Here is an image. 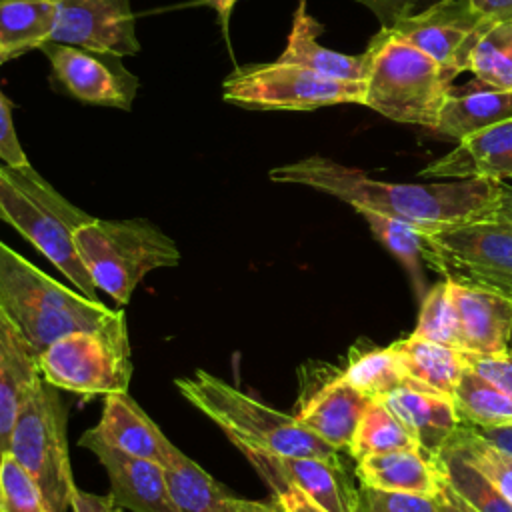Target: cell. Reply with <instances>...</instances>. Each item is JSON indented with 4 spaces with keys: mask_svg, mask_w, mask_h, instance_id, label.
Instances as JSON below:
<instances>
[{
    "mask_svg": "<svg viewBox=\"0 0 512 512\" xmlns=\"http://www.w3.org/2000/svg\"><path fill=\"white\" fill-rule=\"evenodd\" d=\"M162 466L178 512H234L238 496L218 484L176 446Z\"/></svg>",
    "mask_w": 512,
    "mask_h": 512,
    "instance_id": "484cf974",
    "label": "cell"
},
{
    "mask_svg": "<svg viewBox=\"0 0 512 512\" xmlns=\"http://www.w3.org/2000/svg\"><path fill=\"white\" fill-rule=\"evenodd\" d=\"M94 216L66 200L30 164H0V220L24 236L86 298H96L74 234Z\"/></svg>",
    "mask_w": 512,
    "mask_h": 512,
    "instance_id": "3957f363",
    "label": "cell"
},
{
    "mask_svg": "<svg viewBox=\"0 0 512 512\" xmlns=\"http://www.w3.org/2000/svg\"><path fill=\"white\" fill-rule=\"evenodd\" d=\"M466 366L472 368L476 374L492 382L500 388L506 396L512 398V352H498V354H474L464 352Z\"/></svg>",
    "mask_w": 512,
    "mask_h": 512,
    "instance_id": "74e56055",
    "label": "cell"
},
{
    "mask_svg": "<svg viewBox=\"0 0 512 512\" xmlns=\"http://www.w3.org/2000/svg\"><path fill=\"white\" fill-rule=\"evenodd\" d=\"M40 374L82 398L128 392L132 376L126 318L98 330H74L40 352Z\"/></svg>",
    "mask_w": 512,
    "mask_h": 512,
    "instance_id": "9c48e42d",
    "label": "cell"
},
{
    "mask_svg": "<svg viewBox=\"0 0 512 512\" xmlns=\"http://www.w3.org/2000/svg\"><path fill=\"white\" fill-rule=\"evenodd\" d=\"M418 176L442 180H512V116L458 140L456 148L426 164Z\"/></svg>",
    "mask_w": 512,
    "mask_h": 512,
    "instance_id": "2e32d148",
    "label": "cell"
},
{
    "mask_svg": "<svg viewBox=\"0 0 512 512\" xmlns=\"http://www.w3.org/2000/svg\"><path fill=\"white\" fill-rule=\"evenodd\" d=\"M174 384L244 456L340 458V450L304 428L294 414H284L206 370H196L188 378H176Z\"/></svg>",
    "mask_w": 512,
    "mask_h": 512,
    "instance_id": "7a4b0ae2",
    "label": "cell"
},
{
    "mask_svg": "<svg viewBox=\"0 0 512 512\" xmlns=\"http://www.w3.org/2000/svg\"><path fill=\"white\" fill-rule=\"evenodd\" d=\"M50 42L134 56L140 52L130 0H58Z\"/></svg>",
    "mask_w": 512,
    "mask_h": 512,
    "instance_id": "4fadbf2b",
    "label": "cell"
},
{
    "mask_svg": "<svg viewBox=\"0 0 512 512\" xmlns=\"http://www.w3.org/2000/svg\"><path fill=\"white\" fill-rule=\"evenodd\" d=\"M8 60V56H6V52H4V48H2V44H0V64H4Z\"/></svg>",
    "mask_w": 512,
    "mask_h": 512,
    "instance_id": "681fc988",
    "label": "cell"
},
{
    "mask_svg": "<svg viewBox=\"0 0 512 512\" xmlns=\"http://www.w3.org/2000/svg\"><path fill=\"white\" fill-rule=\"evenodd\" d=\"M458 316L464 352H508L512 334V298L494 290L446 280Z\"/></svg>",
    "mask_w": 512,
    "mask_h": 512,
    "instance_id": "e0dca14e",
    "label": "cell"
},
{
    "mask_svg": "<svg viewBox=\"0 0 512 512\" xmlns=\"http://www.w3.org/2000/svg\"><path fill=\"white\" fill-rule=\"evenodd\" d=\"M78 256L94 286L114 302H130L142 278L180 262L176 242L144 218H92L74 234Z\"/></svg>",
    "mask_w": 512,
    "mask_h": 512,
    "instance_id": "8992f818",
    "label": "cell"
},
{
    "mask_svg": "<svg viewBox=\"0 0 512 512\" xmlns=\"http://www.w3.org/2000/svg\"><path fill=\"white\" fill-rule=\"evenodd\" d=\"M0 512H48L40 488L10 452L0 454Z\"/></svg>",
    "mask_w": 512,
    "mask_h": 512,
    "instance_id": "d590c367",
    "label": "cell"
},
{
    "mask_svg": "<svg viewBox=\"0 0 512 512\" xmlns=\"http://www.w3.org/2000/svg\"><path fill=\"white\" fill-rule=\"evenodd\" d=\"M382 402L404 424L430 460L446 446L458 426H462L452 398L414 382L394 388Z\"/></svg>",
    "mask_w": 512,
    "mask_h": 512,
    "instance_id": "d6986e66",
    "label": "cell"
},
{
    "mask_svg": "<svg viewBox=\"0 0 512 512\" xmlns=\"http://www.w3.org/2000/svg\"><path fill=\"white\" fill-rule=\"evenodd\" d=\"M354 512H442L436 496L382 490L360 486L356 490Z\"/></svg>",
    "mask_w": 512,
    "mask_h": 512,
    "instance_id": "8d00e7d4",
    "label": "cell"
},
{
    "mask_svg": "<svg viewBox=\"0 0 512 512\" xmlns=\"http://www.w3.org/2000/svg\"><path fill=\"white\" fill-rule=\"evenodd\" d=\"M470 72L494 88L512 90V22L488 28L470 54Z\"/></svg>",
    "mask_w": 512,
    "mask_h": 512,
    "instance_id": "836d02e7",
    "label": "cell"
},
{
    "mask_svg": "<svg viewBox=\"0 0 512 512\" xmlns=\"http://www.w3.org/2000/svg\"><path fill=\"white\" fill-rule=\"evenodd\" d=\"M424 260L444 280L512 298V222L488 214L452 228L424 232Z\"/></svg>",
    "mask_w": 512,
    "mask_h": 512,
    "instance_id": "30bf717a",
    "label": "cell"
},
{
    "mask_svg": "<svg viewBox=\"0 0 512 512\" xmlns=\"http://www.w3.org/2000/svg\"><path fill=\"white\" fill-rule=\"evenodd\" d=\"M364 54V106L432 132L452 86L440 66L388 26L372 36Z\"/></svg>",
    "mask_w": 512,
    "mask_h": 512,
    "instance_id": "5b68a950",
    "label": "cell"
},
{
    "mask_svg": "<svg viewBox=\"0 0 512 512\" xmlns=\"http://www.w3.org/2000/svg\"><path fill=\"white\" fill-rule=\"evenodd\" d=\"M358 214L366 220L374 238L404 266L416 296L422 300L428 292L424 276V230L370 210H360Z\"/></svg>",
    "mask_w": 512,
    "mask_h": 512,
    "instance_id": "f1b7e54d",
    "label": "cell"
},
{
    "mask_svg": "<svg viewBox=\"0 0 512 512\" xmlns=\"http://www.w3.org/2000/svg\"><path fill=\"white\" fill-rule=\"evenodd\" d=\"M412 336L462 350L458 316L446 280L428 288L420 302V314Z\"/></svg>",
    "mask_w": 512,
    "mask_h": 512,
    "instance_id": "e575fe53",
    "label": "cell"
},
{
    "mask_svg": "<svg viewBox=\"0 0 512 512\" xmlns=\"http://www.w3.org/2000/svg\"><path fill=\"white\" fill-rule=\"evenodd\" d=\"M70 508L72 512H118L120 506L114 502L110 494L100 496V494H90L74 488L70 498Z\"/></svg>",
    "mask_w": 512,
    "mask_h": 512,
    "instance_id": "60d3db41",
    "label": "cell"
},
{
    "mask_svg": "<svg viewBox=\"0 0 512 512\" xmlns=\"http://www.w3.org/2000/svg\"><path fill=\"white\" fill-rule=\"evenodd\" d=\"M478 432L484 438H488L492 444L502 448L504 452L512 454V424L510 426H498V428H480Z\"/></svg>",
    "mask_w": 512,
    "mask_h": 512,
    "instance_id": "bcb514c9",
    "label": "cell"
},
{
    "mask_svg": "<svg viewBox=\"0 0 512 512\" xmlns=\"http://www.w3.org/2000/svg\"><path fill=\"white\" fill-rule=\"evenodd\" d=\"M496 22L484 18L468 0H438L404 16L388 28L430 56L448 80L470 70V54Z\"/></svg>",
    "mask_w": 512,
    "mask_h": 512,
    "instance_id": "8fae6325",
    "label": "cell"
},
{
    "mask_svg": "<svg viewBox=\"0 0 512 512\" xmlns=\"http://www.w3.org/2000/svg\"><path fill=\"white\" fill-rule=\"evenodd\" d=\"M508 352H512V334H510V344H508Z\"/></svg>",
    "mask_w": 512,
    "mask_h": 512,
    "instance_id": "f907efd6",
    "label": "cell"
},
{
    "mask_svg": "<svg viewBox=\"0 0 512 512\" xmlns=\"http://www.w3.org/2000/svg\"><path fill=\"white\" fill-rule=\"evenodd\" d=\"M510 116L512 90H500L474 78L464 86H450L432 132L458 142Z\"/></svg>",
    "mask_w": 512,
    "mask_h": 512,
    "instance_id": "7402d4cb",
    "label": "cell"
},
{
    "mask_svg": "<svg viewBox=\"0 0 512 512\" xmlns=\"http://www.w3.org/2000/svg\"><path fill=\"white\" fill-rule=\"evenodd\" d=\"M238 0H196L190 2V6H206L212 8L218 16V24L222 28V36L228 42L230 40V20H232V12L236 8Z\"/></svg>",
    "mask_w": 512,
    "mask_h": 512,
    "instance_id": "f6af8a7d",
    "label": "cell"
},
{
    "mask_svg": "<svg viewBox=\"0 0 512 512\" xmlns=\"http://www.w3.org/2000/svg\"><path fill=\"white\" fill-rule=\"evenodd\" d=\"M484 18L492 22H512V0H468Z\"/></svg>",
    "mask_w": 512,
    "mask_h": 512,
    "instance_id": "7bdbcfd3",
    "label": "cell"
},
{
    "mask_svg": "<svg viewBox=\"0 0 512 512\" xmlns=\"http://www.w3.org/2000/svg\"><path fill=\"white\" fill-rule=\"evenodd\" d=\"M340 378L372 400H382L394 388L410 384L398 356L390 346L370 348L354 354L348 364L338 370Z\"/></svg>",
    "mask_w": 512,
    "mask_h": 512,
    "instance_id": "4dcf8cb0",
    "label": "cell"
},
{
    "mask_svg": "<svg viewBox=\"0 0 512 512\" xmlns=\"http://www.w3.org/2000/svg\"><path fill=\"white\" fill-rule=\"evenodd\" d=\"M0 160L2 164H8V166L30 164L14 130L12 104L2 90H0Z\"/></svg>",
    "mask_w": 512,
    "mask_h": 512,
    "instance_id": "f35d334b",
    "label": "cell"
},
{
    "mask_svg": "<svg viewBox=\"0 0 512 512\" xmlns=\"http://www.w3.org/2000/svg\"><path fill=\"white\" fill-rule=\"evenodd\" d=\"M452 402L466 426L480 430L512 424V398L468 366L454 388Z\"/></svg>",
    "mask_w": 512,
    "mask_h": 512,
    "instance_id": "83f0119b",
    "label": "cell"
},
{
    "mask_svg": "<svg viewBox=\"0 0 512 512\" xmlns=\"http://www.w3.org/2000/svg\"><path fill=\"white\" fill-rule=\"evenodd\" d=\"M372 398L346 384L338 370L302 396L296 420L336 450H348Z\"/></svg>",
    "mask_w": 512,
    "mask_h": 512,
    "instance_id": "ac0fdd59",
    "label": "cell"
},
{
    "mask_svg": "<svg viewBox=\"0 0 512 512\" xmlns=\"http://www.w3.org/2000/svg\"><path fill=\"white\" fill-rule=\"evenodd\" d=\"M40 52L48 58L56 80L70 96L84 104L130 110L138 92V76L124 64L122 56L46 40Z\"/></svg>",
    "mask_w": 512,
    "mask_h": 512,
    "instance_id": "7c38bea8",
    "label": "cell"
},
{
    "mask_svg": "<svg viewBox=\"0 0 512 512\" xmlns=\"http://www.w3.org/2000/svg\"><path fill=\"white\" fill-rule=\"evenodd\" d=\"M78 446L96 454L108 474L110 496L120 508L132 512H178L162 464L124 454L92 436L90 430L80 436Z\"/></svg>",
    "mask_w": 512,
    "mask_h": 512,
    "instance_id": "9a60e30c",
    "label": "cell"
},
{
    "mask_svg": "<svg viewBox=\"0 0 512 512\" xmlns=\"http://www.w3.org/2000/svg\"><path fill=\"white\" fill-rule=\"evenodd\" d=\"M234 512H284L280 508V504L274 502H260V500H244V498H236V506Z\"/></svg>",
    "mask_w": 512,
    "mask_h": 512,
    "instance_id": "7dc6e473",
    "label": "cell"
},
{
    "mask_svg": "<svg viewBox=\"0 0 512 512\" xmlns=\"http://www.w3.org/2000/svg\"><path fill=\"white\" fill-rule=\"evenodd\" d=\"M390 348L398 356L410 382L452 398L466 368L464 350L422 340L412 334L402 340H394Z\"/></svg>",
    "mask_w": 512,
    "mask_h": 512,
    "instance_id": "d4e9b609",
    "label": "cell"
},
{
    "mask_svg": "<svg viewBox=\"0 0 512 512\" xmlns=\"http://www.w3.org/2000/svg\"><path fill=\"white\" fill-rule=\"evenodd\" d=\"M456 448L474 468H478L496 490L512 502V454L504 452L472 426H458L446 442Z\"/></svg>",
    "mask_w": 512,
    "mask_h": 512,
    "instance_id": "d6a6232c",
    "label": "cell"
},
{
    "mask_svg": "<svg viewBox=\"0 0 512 512\" xmlns=\"http://www.w3.org/2000/svg\"><path fill=\"white\" fill-rule=\"evenodd\" d=\"M440 476L476 510V512H512V502L506 500L496 486L474 468L456 448L446 444L432 458Z\"/></svg>",
    "mask_w": 512,
    "mask_h": 512,
    "instance_id": "f546056e",
    "label": "cell"
},
{
    "mask_svg": "<svg viewBox=\"0 0 512 512\" xmlns=\"http://www.w3.org/2000/svg\"><path fill=\"white\" fill-rule=\"evenodd\" d=\"M246 458L274 494L298 488L326 512H354L356 490L350 486L340 458L268 454H248Z\"/></svg>",
    "mask_w": 512,
    "mask_h": 512,
    "instance_id": "5bb4252c",
    "label": "cell"
},
{
    "mask_svg": "<svg viewBox=\"0 0 512 512\" xmlns=\"http://www.w3.org/2000/svg\"><path fill=\"white\" fill-rule=\"evenodd\" d=\"M274 496L284 512H326L322 506H318L314 500H310L298 488H284V490L276 492Z\"/></svg>",
    "mask_w": 512,
    "mask_h": 512,
    "instance_id": "b9f144b4",
    "label": "cell"
},
{
    "mask_svg": "<svg viewBox=\"0 0 512 512\" xmlns=\"http://www.w3.org/2000/svg\"><path fill=\"white\" fill-rule=\"evenodd\" d=\"M364 80H338L286 62L236 66L222 82L228 104L262 112H310L334 104H364Z\"/></svg>",
    "mask_w": 512,
    "mask_h": 512,
    "instance_id": "ba28073f",
    "label": "cell"
},
{
    "mask_svg": "<svg viewBox=\"0 0 512 512\" xmlns=\"http://www.w3.org/2000/svg\"><path fill=\"white\" fill-rule=\"evenodd\" d=\"M436 498L440 502L442 512H476L442 476H440V488H438Z\"/></svg>",
    "mask_w": 512,
    "mask_h": 512,
    "instance_id": "ee69618b",
    "label": "cell"
},
{
    "mask_svg": "<svg viewBox=\"0 0 512 512\" xmlns=\"http://www.w3.org/2000/svg\"><path fill=\"white\" fill-rule=\"evenodd\" d=\"M402 448H418V442L382 400H370L350 442V456L362 460Z\"/></svg>",
    "mask_w": 512,
    "mask_h": 512,
    "instance_id": "1f68e13d",
    "label": "cell"
},
{
    "mask_svg": "<svg viewBox=\"0 0 512 512\" xmlns=\"http://www.w3.org/2000/svg\"><path fill=\"white\" fill-rule=\"evenodd\" d=\"M0 312L40 350L68 332L108 328L124 320L122 310L60 284L2 240Z\"/></svg>",
    "mask_w": 512,
    "mask_h": 512,
    "instance_id": "277c9868",
    "label": "cell"
},
{
    "mask_svg": "<svg viewBox=\"0 0 512 512\" xmlns=\"http://www.w3.org/2000/svg\"><path fill=\"white\" fill-rule=\"evenodd\" d=\"M40 352L0 312V454L10 448L14 420L28 388L42 378Z\"/></svg>",
    "mask_w": 512,
    "mask_h": 512,
    "instance_id": "44dd1931",
    "label": "cell"
},
{
    "mask_svg": "<svg viewBox=\"0 0 512 512\" xmlns=\"http://www.w3.org/2000/svg\"><path fill=\"white\" fill-rule=\"evenodd\" d=\"M58 0H0V44L8 60L18 58L50 38Z\"/></svg>",
    "mask_w": 512,
    "mask_h": 512,
    "instance_id": "4316f807",
    "label": "cell"
},
{
    "mask_svg": "<svg viewBox=\"0 0 512 512\" xmlns=\"http://www.w3.org/2000/svg\"><path fill=\"white\" fill-rule=\"evenodd\" d=\"M52 384L38 378L26 392L8 452L40 488L48 512H68L74 478L66 440V406Z\"/></svg>",
    "mask_w": 512,
    "mask_h": 512,
    "instance_id": "52a82bcc",
    "label": "cell"
},
{
    "mask_svg": "<svg viewBox=\"0 0 512 512\" xmlns=\"http://www.w3.org/2000/svg\"><path fill=\"white\" fill-rule=\"evenodd\" d=\"M270 180L320 190L350 204L356 212H378L408 222L424 232L452 228L494 214L498 202V182L492 180L466 178L426 184L386 182L324 156H308L292 164L276 166L270 170Z\"/></svg>",
    "mask_w": 512,
    "mask_h": 512,
    "instance_id": "6da1fadb",
    "label": "cell"
},
{
    "mask_svg": "<svg viewBox=\"0 0 512 512\" xmlns=\"http://www.w3.org/2000/svg\"><path fill=\"white\" fill-rule=\"evenodd\" d=\"M358 2L366 6L380 20L382 26H390L396 20L410 16L414 12H420L438 0H358Z\"/></svg>",
    "mask_w": 512,
    "mask_h": 512,
    "instance_id": "ab89813d",
    "label": "cell"
},
{
    "mask_svg": "<svg viewBox=\"0 0 512 512\" xmlns=\"http://www.w3.org/2000/svg\"><path fill=\"white\" fill-rule=\"evenodd\" d=\"M104 444L138 458L164 464L174 444L126 392L108 394L100 422L90 430Z\"/></svg>",
    "mask_w": 512,
    "mask_h": 512,
    "instance_id": "ffe728a7",
    "label": "cell"
},
{
    "mask_svg": "<svg viewBox=\"0 0 512 512\" xmlns=\"http://www.w3.org/2000/svg\"><path fill=\"white\" fill-rule=\"evenodd\" d=\"M322 24L308 14L306 0H298L292 28L278 62L296 64L338 80H364L366 54H342L318 42Z\"/></svg>",
    "mask_w": 512,
    "mask_h": 512,
    "instance_id": "603a6c76",
    "label": "cell"
},
{
    "mask_svg": "<svg viewBox=\"0 0 512 512\" xmlns=\"http://www.w3.org/2000/svg\"><path fill=\"white\" fill-rule=\"evenodd\" d=\"M496 214L504 216L512 222V186L506 182H498V202H496Z\"/></svg>",
    "mask_w": 512,
    "mask_h": 512,
    "instance_id": "c3c4849f",
    "label": "cell"
},
{
    "mask_svg": "<svg viewBox=\"0 0 512 512\" xmlns=\"http://www.w3.org/2000/svg\"><path fill=\"white\" fill-rule=\"evenodd\" d=\"M356 476L364 486L422 496H436L440 488V474L420 448H402L356 460Z\"/></svg>",
    "mask_w": 512,
    "mask_h": 512,
    "instance_id": "cb8c5ba5",
    "label": "cell"
}]
</instances>
